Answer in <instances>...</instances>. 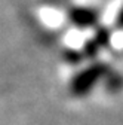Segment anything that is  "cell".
<instances>
[{"instance_id": "cell-1", "label": "cell", "mask_w": 123, "mask_h": 125, "mask_svg": "<svg viewBox=\"0 0 123 125\" xmlns=\"http://www.w3.org/2000/svg\"><path fill=\"white\" fill-rule=\"evenodd\" d=\"M107 72H108V67L104 62H97V64H92L88 69L79 72L71 81V94L76 97L88 95L94 89V86L107 74Z\"/></svg>"}, {"instance_id": "cell-2", "label": "cell", "mask_w": 123, "mask_h": 125, "mask_svg": "<svg viewBox=\"0 0 123 125\" xmlns=\"http://www.w3.org/2000/svg\"><path fill=\"white\" fill-rule=\"evenodd\" d=\"M68 20L79 28H89L98 21V12L90 8H73L68 12Z\"/></svg>"}]
</instances>
